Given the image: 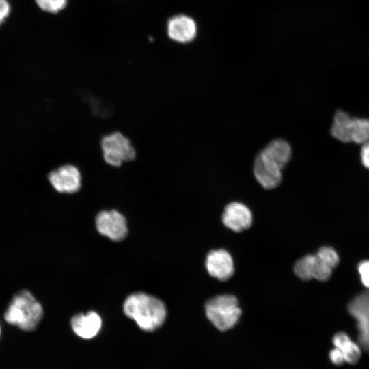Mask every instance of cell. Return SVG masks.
<instances>
[{
  "mask_svg": "<svg viewBox=\"0 0 369 369\" xmlns=\"http://www.w3.org/2000/svg\"><path fill=\"white\" fill-rule=\"evenodd\" d=\"M124 314L144 331H152L165 321L167 310L158 298L144 292L128 295L123 305Z\"/></svg>",
  "mask_w": 369,
  "mask_h": 369,
  "instance_id": "6da1fadb",
  "label": "cell"
},
{
  "mask_svg": "<svg viewBox=\"0 0 369 369\" xmlns=\"http://www.w3.org/2000/svg\"><path fill=\"white\" fill-rule=\"evenodd\" d=\"M41 304L27 290H21L12 298L5 314V320L25 331L34 330L43 316Z\"/></svg>",
  "mask_w": 369,
  "mask_h": 369,
  "instance_id": "7a4b0ae2",
  "label": "cell"
},
{
  "mask_svg": "<svg viewBox=\"0 0 369 369\" xmlns=\"http://www.w3.org/2000/svg\"><path fill=\"white\" fill-rule=\"evenodd\" d=\"M208 320L219 330L233 327L241 314L237 299L232 295H217L205 305Z\"/></svg>",
  "mask_w": 369,
  "mask_h": 369,
  "instance_id": "3957f363",
  "label": "cell"
},
{
  "mask_svg": "<svg viewBox=\"0 0 369 369\" xmlns=\"http://www.w3.org/2000/svg\"><path fill=\"white\" fill-rule=\"evenodd\" d=\"M331 134L342 142L364 144L369 141V119L353 118L338 110L333 118Z\"/></svg>",
  "mask_w": 369,
  "mask_h": 369,
  "instance_id": "277c9868",
  "label": "cell"
},
{
  "mask_svg": "<svg viewBox=\"0 0 369 369\" xmlns=\"http://www.w3.org/2000/svg\"><path fill=\"white\" fill-rule=\"evenodd\" d=\"M100 148L105 162L114 167L136 158V150L131 141L119 131L104 135L100 140Z\"/></svg>",
  "mask_w": 369,
  "mask_h": 369,
  "instance_id": "5b68a950",
  "label": "cell"
},
{
  "mask_svg": "<svg viewBox=\"0 0 369 369\" xmlns=\"http://www.w3.org/2000/svg\"><path fill=\"white\" fill-rule=\"evenodd\" d=\"M282 169L276 161L262 150L254 159V176L259 184L266 189H272L279 186L282 180Z\"/></svg>",
  "mask_w": 369,
  "mask_h": 369,
  "instance_id": "8992f818",
  "label": "cell"
},
{
  "mask_svg": "<svg viewBox=\"0 0 369 369\" xmlns=\"http://www.w3.org/2000/svg\"><path fill=\"white\" fill-rule=\"evenodd\" d=\"M48 180L51 186L61 193H74L82 186V175L74 165H63L49 172Z\"/></svg>",
  "mask_w": 369,
  "mask_h": 369,
  "instance_id": "52a82bcc",
  "label": "cell"
},
{
  "mask_svg": "<svg viewBox=\"0 0 369 369\" xmlns=\"http://www.w3.org/2000/svg\"><path fill=\"white\" fill-rule=\"evenodd\" d=\"M348 312L357 321L359 345L369 353V292L355 297L348 305Z\"/></svg>",
  "mask_w": 369,
  "mask_h": 369,
  "instance_id": "ba28073f",
  "label": "cell"
},
{
  "mask_svg": "<svg viewBox=\"0 0 369 369\" xmlns=\"http://www.w3.org/2000/svg\"><path fill=\"white\" fill-rule=\"evenodd\" d=\"M96 226L100 234L113 241L123 239L128 231L125 217L115 210L100 212L96 217Z\"/></svg>",
  "mask_w": 369,
  "mask_h": 369,
  "instance_id": "9c48e42d",
  "label": "cell"
},
{
  "mask_svg": "<svg viewBox=\"0 0 369 369\" xmlns=\"http://www.w3.org/2000/svg\"><path fill=\"white\" fill-rule=\"evenodd\" d=\"M205 265L208 273L221 281L230 279L234 272L233 259L230 253L224 249L210 251L206 256Z\"/></svg>",
  "mask_w": 369,
  "mask_h": 369,
  "instance_id": "30bf717a",
  "label": "cell"
},
{
  "mask_svg": "<svg viewBox=\"0 0 369 369\" xmlns=\"http://www.w3.org/2000/svg\"><path fill=\"white\" fill-rule=\"evenodd\" d=\"M222 221L226 227L239 232L251 226L252 214L245 204L234 202L226 206L222 215Z\"/></svg>",
  "mask_w": 369,
  "mask_h": 369,
  "instance_id": "8fae6325",
  "label": "cell"
},
{
  "mask_svg": "<svg viewBox=\"0 0 369 369\" xmlns=\"http://www.w3.org/2000/svg\"><path fill=\"white\" fill-rule=\"evenodd\" d=\"M197 30L195 20L184 14L173 16L167 23L169 38L180 43L191 42L196 37Z\"/></svg>",
  "mask_w": 369,
  "mask_h": 369,
  "instance_id": "7c38bea8",
  "label": "cell"
},
{
  "mask_svg": "<svg viewBox=\"0 0 369 369\" xmlns=\"http://www.w3.org/2000/svg\"><path fill=\"white\" fill-rule=\"evenodd\" d=\"M71 326L74 332L84 339L95 337L102 327V320L98 313L90 311L86 314H79L71 319Z\"/></svg>",
  "mask_w": 369,
  "mask_h": 369,
  "instance_id": "4fadbf2b",
  "label": "cell"
},
{
  "mask_svg": "<svg viewBox=\"0 0 369 369\" xmlns=\"http://www.w3.org/2000/svg\"><path fill=\"white\" fill-rule=\"evenodd\" d=\"M333 343L336 348L342 353L344 361L351 364H357L361 357V348L344 332H339L334 335Z\"/></svg>",
  "mask_w": 369,
  "mask_h": 369,
  "instance_id": "5bb4252c",
  "label": "cell"
},
{
  "mask_svg": "<svg viewBox=\"0 0 369 369\" xmlns=\"http://www.w3.org/2000/svg\"><path fill=\"white\" fill-rule=\"evenodd\" d=\"M262 151L275 160L282 168L288 164L292 155L290 144L283 139L272 140Z\"/></svg>",
  "mask_w": 369,
  "mask_h": 369,
  "instance_id": "9a60e30c",
  "label": "cell"
},
{
  "mask_svg": "<svg viewBox=\"0 0 369 369\" xmlns=\"http://www.w3.org/2000/svg\"><path fill=\"white\" fill-rule=\"evenodd\" d=\"M316 255L308 254L299 259L295 264L294 272L300 279L308 281L313 279Z\"/></svg>",
  "mask_w": 369,
  "mask_h": 369,
  "instance_id": "2e32d148",
  "label": "cell"
},
{
  "mask_svg": "<svg viewBox=\"0 0 369 369\" xmlns=\"http://www.w3.org/2000/svg\"><path fill=\"white\" fill-rule=\"evenodd\" d=\"M316 255L332 269L339 263V256L331 247H322Z\"/></svg>",
  "mask_w": 369,
  "mask_h": 369,
  "instance_id": "e0dca14e",
  "label": "cell"
},
{
  "mask_svg": "<svg viewBox=\"0 0 369 369\" xmlns=\"http://www.w3.org/2000/svg\"><path fill=\"white\" fill-rule=\"evenodd\" d=\"M331 272L332 269L320 260L316 255L313 270V278L319 281H326L330 278Z\"/></svg>",
  "mask_w": 369,
  "mask_h": 369,
  "instance_id": "ac0fdd59",
  "label": "cell"
},
{
  "mask_svg": "<svg viewBox=\"0 0 369 369\" xmlns=\"http://www.w3.org/2000/svg\"><path fill=\"white\" fill-rule=\"evenodd\" d=\"M36 2L42 10L56 13L65 8L67 0H36Z\"/></svg>",
  "mask_w": 369,
  "mask_h": 369,
  "instance_id": "d6986e66",
  "label": "cell"
},
{
  "mask_svg": "<svg viewBox=\"0 0 369 369\" xmlns=\"http://www.w3.org/2000/svg\"><path fill=\"white\" fill-rule=\"evenodd\" d=\"M358 272L363 285L369 289V260H364L359 264Z\"/></svg>",
  "mask_w": 369,
  "mask_h": 369,
  "instance_id": "ffe728a7",
  "label": "cell"
},
{
  "mask_svg": "<svg viewBox=\"0 0 369 369\" xmlns=\"http://www.w3.org/2000/svg\"><path fill=\"white\" fill-rule=\"evenodd\" d=\"M329 358L331 362L336 365H341L344 361L342 352L336 347L330 351Z\"/></svg>",
  "mask_w": 369,
  "mask_h": 369,
  "instance_id": "44dd1931",
  "label": "cell"
},
{
  "mask_svg": "<svg viewBox=\"0 0 369 369\" xmlns=\"http://www.w3.org/2000/svg\"><path fill=\"white\" fill-rule=\"evenodd\" d=\"M361 159L363 165L369 169V141L362 144Z\"/></svg>",
  "mask_w": 369,
  "mask_h": 369,
  "instance_id": "7402d4cb",
  "label": "cell"
},
{
  "mask_svg": "<svg viewBox=\"0 0 369 369\" xmlns=\"http://www.w3.org/2000/svg\"><path fill=\"white\" fill-rule=\"evenodd\" d=\"M10 11V5L6 0H0V25L5 20Z\"/></svg>",
  "mask_w": 369,
  "mask_h": 369,
  "instance_id": "603a6c76",
  "label": "cell"
},
{
  "mask_svg": "<svg viewBox=\"0 0 369 369\" xmlns=\"http://www.w3.org/2000/svg\"><path fill=\"white\" fill-rule=\"evenodd\" d=\"M0 336H1V327H0Z\"/></svg>",
  "mask_w": 369,
  "mask_h": 369,
  "instance_id": "cb8c5ba5",
  "label": "cell"
}]
</instances>
